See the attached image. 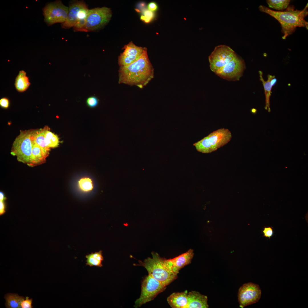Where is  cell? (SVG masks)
I'll list each match as a JSON object with an SVG mask.
<instances>
[{
	"instance_id": "21",
	"label": "cell",
	"mask_w": 308,
	"mask_h": 308,
	"mask_svg": "<svg viewBox=\"0 0 308 308\" xmlns=\"http://www.w3.org/2000/svg\"><path fill=\"white\" fill-rule=\"evenodd\" d=\"M30 84L26 72L23 70L20 71L16 78L15 84L17 90L20 92H23L28 89Z\"/></svg>"
},
{
	"instance_id": "29",
	"label": "cell",
	"mask_w": 308,
	"mask_h": 308,
	"mask_svg": "<svg viewBox=\"0 0 308 308\" xmlns=\"http://www.w3.org/2000/svg\"><path fill=\"white\" fill-rule=\"evenodd\" d=\"M264 237L269 239L273 236V228L271 227L265 226L262 231Z\"/></svg>"
},
{
	"instance_id": "27",
	"label": "cell",
	"mask_w": 308,
	"mask_h": 308,
	"mask_svg": "<svg viewBox=\"0 0 308 308\" xmlns=\"http://www.w3.org/2000/svg\"><path fill=\"white\" fill-rule=\"evenodd\" d=\"M155 17V14L153 12L148 9H145L143 11L142 15L140 17V19L146 23L152 21Z\"/></svg>"
},
{
	"instance_id": "30",
	"label": "cell",
	"mask_w": 308,
	"mask_h": 308,
	"mask_svg": "<svg viewBox=\"0 0 308 308\" xmlns=\"http://www.w3.org/2000/svg\"><path fill=\"white\" fill-rule=\"evenodd\" d=\"M33 299H29V297H25V299H24L21 303V308H32L33 306L32 305Z\"/></svg>"
},
{
	"instance_id": "10",
	"label": "cell",
	"mask_w": 308,
	"mask_h": 308,
	"mask_svg": "<svg viewBox=\"0 0 308 308\" xmlns=\"http://www.w3.org/2000/svg\"><path fill=\"white\" fill-rule=\"evenodd\" d=\"M245 68L244 60L236 55L232 60L215 74L228 80H239Z\"/></svg>"
},
{
	"instance_id": "9",
	"label": "cell",
	"mask_w": 308,
	"mask_h": 308,
	"mask_svg": "<svg viewBox=\"0 0 308 308\" xmlns=\"http://www.w3.org/2000/svg\"><path fill=\"white\" fill-rule=\"evenodd\" d=\"M236 55L234 51L228 46L221 45L216 46L208 57L211 70L216 73Z\"/></svg>"
},
{
	"instance_id": "13",
	"label": "cell",
	"mask_w": 308,
	"mask_h": 308,
	"mask_svg": "<svg viewBox=\"0 0 308 308\" xmlns=\"http://www.w3.org/2000/svg\"><path fill=\"white\" fill-rule=\"evenodd\" d=\"M86 5L83 1H71L68 7L69 11L67 19L64 23L61 24L62 28L66 29L73 27L76 22L79 11Z\"/></svg>"
},
{
	"instance_id": "26",
	"label": "cell",
	"mask_w": 308,
	"mask_h": 308,
	"mask_svg": "<svg viewBox=\"0 0 308 308\" xmlns=\"http://www.w3.org/2000/svg\"><path fill=\"white\" fill-rule=\"evenodd\" d=\"M80 187L84 191H88L92 189L93 188L92 181L89 178H84L81 179L78 182Z\"/></svg>"
},
{
	"instance_id": "5",
	"label": "cell",
	"mask_w": 308,
	"mask_h": 308,
	"mask_svg": "<svg viewBox=\"0 0 308 308\" xmlns=\"http://www.w3.org/2000/svg\"><path fill=\"white\" fill-rule=\"evenodd\" d=\"M35 129L21 131L15 139L11 154L16 156L18 161L27 165L29 162L34 142Z\"/></svg>"
},
{
	"instance_id": "20",
	"label": "cell",
	"mask_w": 308,
	"mask_h": 308,
	"mask_svg": "<svg viewBox=\"0 0 308 308\" xmlns=\"http://www.w3.org/2000/svg\"><path fill=\"white\" fill-rule=\"evenodd\" d=\"M89 10L86 5L80 9L78 14L76 22L73 27L74 31L84 32Z\"/></svg>"
},
{
	"instance_id": "11",
	"label": "cell",
	"mask_w": 308,
	"mask_h": 308,
	"mask_svg": "<svg viewBox=\"0 0 308 308\" xmlns=\"http://www.w3.org/2000/svg\"><path fill=\"white\" fill-rule=\"evenodd\" d=\"M259 285L249 282L243 284L239 288L238 297L240 307L244 308L258 302L261 296Z\"/></svg>"
},
{
	"instance_id": "16",
	"label": "cell",
	"mask_w": 308,
	"mask_h": 308,
	"mask_svg": "<svg viewBox=\"0 0 308 308\" xmlns=\"http://www.w3.org/2000/svg\"><path fill=\"white\" fill-rule=\"evenodd\" d=\"M188 291L174 292L167 299V302L172 308H186L188 303Z\"/></svg>"
},
{
	"instance_id": "32",
	"label": "cell",
	"mask_w": 308,
	"mask_h": 308,
	"mask_svg": "<svg viewBox=\"0 0 308 308\" xmlns=\"http://www.w3.org/2000/svg\"><path fill=\"white\" fill-rule=\"evenodd\" d=\"M0 105L1 107L4 108H7L9 106V101L6 98H3L0 100Z\"/></svg>"
},
{
	"instance_id": "15",
	"label": "cell",
	"mask_w": 308,
	"mask_h": 308,
	"mask_svg": "<svg viewBox=\"0 0 308 308\" xmlns=\"http://www.w3.org/2000/svg\"><path fill=\"white\" fill-rule=\"evenodd\" d=\"M188 303L186 308H208V297L196 291L188 293Z\"/></svg>"
},
{
	"instance_id": "34",
	"label": "cell",
	"mask_w": 308,
	"mask_h": 308,
	"mask_svg": "<svg viewBox=\"0 0 308 308\" xmlns=\"http://www.w3.org/2000/svg\"><path fill=\"white\" fill-rule=\"evenodd\" d=\"M4 195L1 192L0 193V201H3L5 199Z\"/></svg>"
},
{
	"instance_id": "8",
	"label": "cell",
	"mask_w": 308,
	"mask_h": 308,
	"mask_svg": "<svg viewBox=\"0 0 308 308\" xmlns=\"http://www.w3.org/2000/svg\"><path fill=\"white\" fill-rule=\"evenodd\" d=\"M44 22L48 26L57 23H64L69 11L68 7L61 1L57 0L47 4L42 9Z\"/></svg>"
},
{
	"instance_id": "33",
	"label": "cell",
	"mask_w": 308,
	"mask_h": 308,
	"mask_svg": "<svg viewBox=\"0 0 308 308\" xmlns=\"http://www.w3.org/2000/svg\"><path fill=\"white\" fill-rule=\"evenodd\" d=\"M5 205L3 201H0V215L3 214L5 212Z\"/></svg>"
},
{
	"instance_id": "25",
	"label": "cell",
	"mask_w": 308,
	"mask_h": 308,
	"mask_svg": "<svg viewBox=\"0 0 308 308\" xmlns=\"http://www.w3.org/2000/svg\"><path fill=\"white\" fill-rule=\"evenodd\" d=\"M290 0H267L266 2L270 8L283 11L289 6Z\"/></svg>"
},
{
	"instance_id": "28",
	"label": "cell",
	"mask_w": 308,
	"mask_h": 308,
	"mask_svg": "<svg viewBox=\"0 0 308 308\" xmlns=\"http://www.w3.org/2000/svg\"><path fill=\"white\" fill-rule=\"evenodd\" d=\"M86 103L88 107L91 108H94L98 105V100L96 96H90L86 100Z\"/></svg>"
},
{
	"instance_id": "24",
	"label": "cell",
	"mask_w": 308,
	"mask_h": 308,
	"mask_svg": "<svg viewBox=\"0 0 308 308\" xmlns=\"http://www.w3.org/2000/svg\"><path fill=\"white\" fill-rule=\"evenodd\" d=\"M45 138L46 144L49 148H55L58 146L60 141L58 136L51 131L49 127L46 126Z\"/></svg>"
},
{
	"instance_id": "17",
	"label": "cell",
	"mask_w": 308,
	"mask_h": 308,
	"mask_svg": "<svg viewBox=\"0 0 308 308\" xmlns=\"http://www.w3.org/2000/svg\"><path fill=\"white\" fill-rule=\"evenodd\" d=\"M260 80L263 85L265 96L266 106L265 109L269 112L271 111L270 107V98L272 87L276 83L277 79L275 76L269 74L268 75V80L265 81L263 77V72L261 71H259Z\"/></svg>"
},
{
	"instance_id": "18",
	"label": "cell",
	"mask_w": 308,
	"mask_h": 308,
	"mask_svg": "<svg viewBox=\"0 0 308 308\" xmlns=\"http://www.w3.org/2000/svg\"><path fill=\"white\" fill-rule=\"evenodd\" d=\"M48 156L34 141L30 161L27 165L30 167H34L44 163Z\"/></svg>"
},
{
	"instance_id": "23",
	"label": "cell",
	"mask_w": 308,
	"mask_h": 308,
	"mask_svg": "<svg viewBox=\"0 0 308 308\" xmlns=\"http://www.w3.org/2000/svg\"><path fill=\"white\" fill-rule=\"evenodd\" d=\"M86 264L90 267L96 266L98 267L102 266V262L104 260L102 256V251L100 250L98 252H96L94 253L86 255Z\"/></svg>"
},
{
	"instance_id": "6",
	"label": "cell",
	"mask_w": 308,
	"mask_h": 308,
	"mask_svg": "<svg viewBox=\"0 0 308 308\" xmlns=\"http://www.w3.org/2000/svg\"><path fill=\"white\" fill-rule=\"evenodd\" d=\"M167 286L151 276L148 275L143 279L139 298L135 301L134 307L138 308L151 301L160 293L164 291Z\"/></svg>"
},
{
	"instance_id": "14",
	"label": "cell",
	"mask_w": 308,
	"mask_h": 308,
	"mask_svg": "<svg viewBox=\"0 0 308 308\" xmlns=\"http://www.w3.org/2000/svg\"><path fill=\"white\" fill-rule=\"evenodd\" d=\"M194 255L193 250L190 249L178 256L168 259L174 272L178 274L181 269L191 263Z\"/></svg>"
},
{
	"instance_id": "3",
	"label": "cell",
	"mask_w": 308,
	"mask_h": 308,
	"mask_svg": "<svg viewBox=\"0 0 308 308\" xmlns=\"http://www.w3.org/2000/svg\"><path fill=\"white\" fill-rule=\"evenodd\" d=\"M152 257L143 261L139 260L135 266H141L147 270L148 275L167 286L178 277L173 271L168 259L161 257L157 252H151Z\"/></svg>"
},
{
	"instance_id": "4",
	"label": "cell",
	"mask_w": 308,
	"mask_h": 308,
	"mask_svg": "<svg viewBox=\"0 0 308 308\" xmlns=\"http://www.w3.org/2000/svg\"><path fill=\"white\" fill-rule=\"evenodd\" d=\"M232 135L228 129L220 128L193 144L196 150L204 153H211L228 143Z\"/></svg>"
},
{
	"instance_id": "12",
	"label": "cell",
	"mask_w": 308,
	"mask_h": 308,
	"mask_svg": "<svg viewBox=\"0 0 308 308\" xmlns=\"http://www.w3.org/2000/svg\"><path fill=\"white\" fill-rule=\"evenodd\" d=\"M123 52L118 57V64L120 67L128 66L138 60L141 56L144 47L138 46L132 42L125 45Z\"/></svg>"
},
{
	"instance_id": "31",
	"label": "cell",
	"mask_w": 308,
	"mask_h": 308,
	"mask_svg": "<svg viewBox=\"0 0 308 308\" xmlns=\"http://www.w3.org/2000/svg\"><path fill=\"white\" fill-rule=\"evenodd\" d=\"M147 8L149 10L153 12L157 10L158 7L155 2H151L148 4Z\"/></svg>"
},
{
	"instance_id": "19",
	"label": "cell",
	"mask_w": 308,
	"mask_h": 308,
	"mask_svg": "<svg viewBox=\"0 0 308 308\" xmlns=\"http://www.w3.org/2000/svg\"><path fill=\"white\" fill-rule=\"evenodd\" d=\"M46 128V126L43 129L34 130V141L48 156L50 148L47 146L45 142V133Z\"/></svg>"
},
{
	"instance_id": "7",
	"label": "cell",
	"mask_w": 308,
	"mask_h": 308,
	"mask_svg": "<svg viewBox=\"0 0 308 308\" xmlns=\"http://www.w3.org/2000/svg\"><path fill=\"white\" fill-rule=\"evenodd\" d=\"M112 14L110 9L106 7L89 9L84 32L95 31L102 28L109 22Z\"/></svg>"
},
{
	"instance_id": "2",
	"label": "cell",
	"mask_w": 308,
	"mask_h": 308,
	"mask_svg": "<svg viewBox=\"0 0 308 308\" xmlns=\"http://www.w3.org/2000/svg\"><path fill=\"white\" fill-rule=\"evenodd\" d=\"M259 8L261 12L273 17L280 23L283 39L294 33L297 27L308 29V22L305 19L308 14L307 4L301 10L295 9L293 5H289L283 11H273L262 5L260 6Z\"/></svg>"
},
{
	"instance_id": "22",
	"label": "cell",
	"mask_w": 308,
	"mask_h": 308,
	"mask_svg": "<svg viewBox=\"0 0 308 308\" xmlns=\"http://www.w3.org/2000/svg\"><path fill=\"white\" fill-rule=\"evenodd\" d=\"M4 297L6 301L5 307L7 308H21V303L25 299L18 294L10 293L5 295Z\"/></svg>"
},
{
	"instance_id": "1",
	"label": "cell",
	"mask_w": 308,
	"mask_h": 308,
	"mask_svg": "<svg viewBox=\"0 0 308 308\" xmlns=\"http://www.w3.org/2000/svg\"><path fill=\"white\" fill-rule=\"evenodd\" d=\"M119 84L135 86L142 88L153 79L154 70L149 58L147 50H144L141 57L128 66L120 67L118 70Z\"/></svg>"
}]
</instances>
